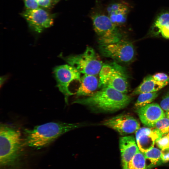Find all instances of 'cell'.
Segmentation results:
<instances>
[{
	"instance_id": "obj_10",
	"label": "cell",
	"mask_w": 169,
	"mask_h": 169,
	"mask_svg": "<svg viewBox=\"0 0 169 169\" xmlns=\"http://www.w3.org/2000/svg\"><path fill=\"white\" fill-rule=\"evenodd\" d=\"M102 124L125 135L133 133L140 128L138 121L134 117L127 115H120L103 121Z\"/></svg>"
},
{
	"instance_id": "obj_31",
	"label": "cell",
	"mask_w": 169,
	"mask_h": 169,
	"mask_svg": "<svg viewBox=\"0 0 169 169\" xmlns=\"http://www.w3.org/2000/svg\"></svg>"
},
{
	"instance_id": "obj_1",
	"label": "cell",
	"mask_w": 169,
	"mask_h": 169,
	"mask_svg": "<svg viewBox=\"0 0 169 169\" xmlns=\"http://www.w3.org/2000/svg\"><path fill=\"white\" fill-rule=\"evenodd\" d=\"M79 123L52 122L24 130L25 145L36 148L48 146L62 135L80 127Z\"/></svg>"
},
{
	"instance_id": "obj_17",
	"label": "cell",
	"mask_w": 169,
	"mask_h": 169,
	"mask_svg": "<svg viewBox=\"0 0 169 169\" xmlns=\"http://www.w3.org/2000/svg\"><path fill=\"white\" fill-rule=\"evenodd\" d=\"M146 158L147 169L151 168L163 163L161 158V151L156 147H153L149 151L143 153Z\"/></svg>"
},
{
	"instance_id": "obj_20",
	"label": "cell",
	"mask_w": 169,
	"mask_h": 169,
	"mask_svg": "<svg viewBox=\"0 0 169 169\" xmlns=\"http://www.w3.org/2000/svg\"><path fill=\"white\" fill-rule=\"evenodd\" d=\"M152 127L159 131L163 135L167 134L169 132V118L166 115L157 121Z\"/></svg>"
},
{
	"instance_id": "obj_16",
	"label": "cell",
	"mask_w": 169,
	"mask_h": 169,
	"mask_svg": "<svg viewBox=\"0 0 169 169\" xmlns=\"http://www.w3.org/2000/svg\"><path fill=\"white\" fill-rule=\"evenodd\" d=\"M167 84L154 80L151 75L146 76L132 93V95L157 92Z\"/></svg>"
},
{
	"instance_id": "obj_12",
	"label": "cell",
	"mask_w": 169,
	"mask_h": 169,
	"mask_svg": "<svg viewBox=\"0 0 169 169\" xmlns=\"http://www.w3.org/2000/svg\"><path fill=\"white\" fill-rule=\"evenodd\" d=\"M136 112L142 123L149 127H152L157 121L166 116L160 105L156 103L136 108Z\"/></svg>"
},
{
	"instance_id": "obj_22",
	"label": "cell",
	"mask_w": 169,
	"mask_h": 169,
	"mask_svg": "<svg viewBox=\"0 0 169 169\" xmlns=\"http://www.w3.org/2000/svg\"><path fill=\"white\" fill-rule=\"evenodd\" d=\"M155 80L167 85L169 83V76L163 73H157L152 75Z\"/></svg>"
},
{
	"instance_id": "obj_11",
	"label": "cell",
	"mask_w": 169,
	"mask_h": 169,
	"mask_svg": "<svg viewBox=\"0 0 169 169\" xmlns=\"http://www.w3.org/2000/svg\"><path fill=\"white\" fill-rule=\"evenodd\" d=\"M152 127L140 128L136 132V140L140 151L146 152L154 147L156 141L163 136Z\"/></svg>"
},
{
	"instance_id": "obj_26",
	"label": "cell",
	"mask_w": 169,
	"mask_h": 169,
	"mask_svg": "<svg viewBox=\"0 0 169 169\" xmlns=\"http://www.w3.org/2000/svg\"><path fill=\"white\" fill-rule=\"evenodd\" d=\"M112 11H116L127 8L125 5L120 3H115L112 4L110 6Z\"/></svg>"
},
{
	"instance_id": "obj_19",
	"label": "cell",
	"mask_w": 169,
	"mask_h": 169,
	"mask_svg": "<svg viewBox=\"0 0 169 169\" xmlns=\"http://www.w3.org/2000/svg\"><path fill=\"white\" fill-rule=\"evenodd\" d=\"M159 93L157 92L141 94L139 95L135 103L136 108L151 104L158 96Z\"/></svg>"
},
{
	"instance_id": "obj_18",
	"label": "cell",
	"mask_w": 169,
	"mask_h": 169,
	"mask_svg": "<svg viewBox=\"0 0 169 169\" xmlns=\"http://www.w3.org/2000/svg\"><path fill=\"white\" fill-rule=\"evenodd\" d=\"M127 169H147L143 153L139 150L129 162Z\"/></svg>"
},
{
	"instance_id": "obj_9",
	"label": "cell",
	"mask_w": 169,
	"mask_h": 169,
	"mask_svg": "<svg viewBox=\"0 0 169 169\" xmlns=\"http://www.w3.org/2000/svg\"><path fill=\"white\" fill-rule=\"evenodd\" d=\"M22 15L30 29L36 33H41L51 26L54 23L52 16L41 8L27 9Z\"/></svg>"
},
{
	"instance_id": "obj_29",
	"label": "cell",
	"mask_w": 169,
	"mask_h": 169,
	"mask_svg": "<svg viewBox=\"0 0 169 169\" xmlns=\"http://www.w3.org/2000/svg\"><path fill=\"white\" fill-rule=\"evenodd\" d=\"M59 0H54V3H57Z\"/></svg>"
},
{
	"instance_id": "obj_30",
	"label": "cell",
	"mask_w": 169,
	"mask_h": 169,
	"mask_svg": "<svg viewBox=\"0 0 169 169\" xmlns=\"http://www.w3.org/2000/svg\"><path fill=\"white\" fill-rule=\"evenodd\" d=\"M167 135L168 136L169 138V132L167 134Z\"/></svg>"
},
{
	"instance_id": "obj_21",
	"label": "cell",
	"mask_w": 169,
	"mask_h": 169,
	"mask_svg": "<svg viewBox=\"0 0 169 169\" xmlns=\"http://www.w3.org/2000/svg\"><path fill=\"white\" fill-rule=\"evenodd\" d=\"M156 143L161 150L169 147V138L167 134L161 137L156 141Z\"/></svg>"
},
{
	"instance_id": "obj_3",
	"label": "cell",
	"mask_w": 169,
	"mask_h": 169,
	"mask_svg": "<svg viewBox=\"0 0 169 169\" xmlns=\"http://www.w3.org/2000/svg\"><path fill=\"white\" fill-rule=\"evenodd\" d=\"M18 130L5 124L0 126V163L2 167L15 165L22 153L24 145Z\"/></svg>"
},
{
	"instance_id": "obj_15",
	"label": "cell",
	"mask_w": 169,
	"mask_h": 169,
	"mask_svg": "<svg viewBox=\"0 0 169 169\" xmlns=\"http://www.w3.org/2000/svg\"><path fill=\"white\" fill-rule=\"evenodd\" d=\"M80 83L76 95L88 96L95 92L99 88V79L95 75L84 74L81 78Z\"/></svg>"
},
{
	"instance_id": "obj_6",
	"label": "cell",
	"mask_w": 169,
	"mask_h": 169,
	"mask_svg": "<svg viewBox=\"0 0 169 169\" xmlns=\"http://www.w3.org/2000/svg\"><path fill=\"white\" fill-rule=\"evenodd\" d=\"M99 49L103 56L122 63H130L135 56L134 48L132 43L122 39L114 43L100 44Z\"/></svg>"
},
{
	"instance_id": "obj_5",
	"label": "cell",
	"mask_w": 169,
	"mask_h": 169,
	"mask_svg": "<svg viewBox=\"0 0 169 169\" xmlns=\"http://www.w3.org/2000/svg\"><path fill=\"white\" fill-rule=\"evenodd\" d=\"M62 57L68 64L84 74L96 76L99 74L103 64L94 49L89 46L82 54Z\"/></svg>"
},
{
	"instance_id": "obj_4",
	"label": "cell",
	"mask_w": 169,
	"mask_h": 169,
	"mask_svg": "<svg viewBox=\"0 0 169 169\" xmlns=\"http://www.w3.org/2000/svg\"><path fill=\"white\" fill-rule=\"evenodd\" d=\"M99 75V88L110 87L125 94L128 92L126 71L117 62L103 64Z\"/></svg>"
},
{
	"instance_id": "obj_25",
	"label": "cell",
	"mask_w": 169,
	"mask_h": 169,
	"mask_svg": "<svg viewBox=\"0 0 169 169\" xmlns=\"http://www.w3.org/2000/svg\"><path fill=\"white\" fill-rule=\"evenodd\" d=\"M161 158L163 163L169 162V147L161 150Z\"/></svg>"
},
{
	"instance_id": "obj_13",
	"label": "cell",
	"mask_w": 169,
	"mask_h": 169,
	"mask_svg": "<svg viewBox=\"0 0 169 169\" xmlns=\"http://www.w3.org/2000/svg\"><path fill=\"white\" fill-rule=\"evenodd\" d=\"M121 163L122 169H127L128 164L139 150L134 136L122 137L119 140Z\"/></svg>"
},
{
	"instance_id": "obj_28",
	"label": "cell",
	"mask_w": 169,
	"mask_h": 169,
	"mask_svg": "<svg viewBox=\"0 0 169 169\" xmlns=\"http://www.w3.org/2000/svg\"><path fill=\"white\" fill-rule=\"evenodd\" d=\"M166 115L169 118V111L165 113Z\"/></svg>"
},
{
	"instance_id": "obj_23",
	"label": "cell",
	"mask_w": 169,
	"mask_h": 169,
	"mask_svg": "<svg viewBox=\"0 0 169 169\" xmlns=\"http://www.w3.org/2000/svg\"><path fill=\"white\" fill-rule=\"evenodd\" d=\"M160 105L165 113L169 111V92L163 97Z\"/></svg>"
},
{
	"instance_id": "obj_7",
	"label": "cell",
	"mask_w": 169,
	"mask_h": 169,
	"mask_svg": "<svg viewBox=\"0 0 169 169\" xmlns=\"http://www.w3.org/2000/svg\"><path fill=\"white\" fill-rule=\"evenodd\" d=\"M91 19L100 44L114 43L122 39V35L117 26L111 22L109 17L96 14L92 16Z\"/></svg>"
},
{
	"instance_id": "obj_24",
	"label": "cell",
	"mask_w": 169,
	"mask_h": 169,
	"mask_svg": "<svg viewBox=\"0 0 169 169\" xmlns=\"http://www.w3.org/2000/svg\"><path fill=\"white\" fill-rule=\"evenodd\" d=\"M27 9H33L39 8V5L37 0H24Z\"/></svg>"
},
{
	"instance_id": "obj_2",
	"label": "cell",
	"mask_w": 169,
	"mask_h": 169,
	"mask_svg": "<svg viewBox=\"0 0 169 169\" xmlns=\"http://www.w3.org/2000/svg\"><path fill=\"white\" fill-rule=\"evenodd\" d=\"M131 101V96L126 94L105 87L86 98L77 99L73 103L100 111H113L126 107Z\"/></svg>"
},
{
	"instance_id": "obj_8",
	"label": "cell",
	"mask_w": 169,
	"mask_h": 169,
	"mask_svg": "<svg viewBox=\"0 0 169 169\" xmlns=\"http://www.w3.org/2000/svg\"><path fill=\"white\" fill-rule=\"evenodd\" d=\"M53 72L57 86L64 95L65 101L67 103L69 96L74 94L70 91L69 86L74 81L80 82V73L75 68L68 64L56 66L54 68Z\"/></svg>"
},
{
	"instance_id": "obj_14",
	"label": "cell",
	"mask_w": 169,
	"mask_h": 169,
	"mask_svg": "<svg viewBox=\"0 0 169 169\" xmlns=\"http://www.w3.org/2000/svg\"><path fill=\"white\" fill-rule=\"evenodd\" d=\"M151 32L155 35H160L169 39V12L160 13L155 18Z\"/></svg>"
},
{
	"instance_id": "obj_27",
	"label": "cell",
	"mask_w": 169,
	"mask_h": 169,
	"mask_svg": "<svg viewBox=\"0 0 169 169\" xmlns=\"http://www.w3.org/2000/svg\"><path fill=\"white\" fill-rule=\"evenodd\" d=\"M39 6L44 8L50 6L53 0H37Z\"/></svg>"
}]
</instances>
